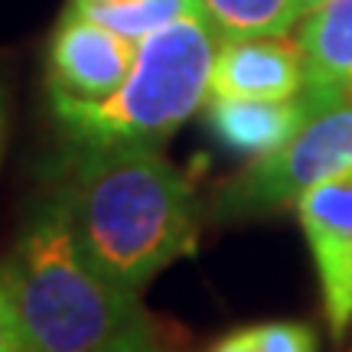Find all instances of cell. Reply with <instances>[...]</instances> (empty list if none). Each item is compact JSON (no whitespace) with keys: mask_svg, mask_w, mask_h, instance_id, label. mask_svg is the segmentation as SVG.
Returning a JSON list of instances; mask_svg holds the SVG:
<instances>
[{"mask_svg":"<svg viewBox=\"0 0 352 352\" xmlns=\"http://www.w3.org/2000/svg\"><path fill=\"white\" fill-rule=\"evenodd\" d=\"M65 170L63 192L82 248L111 280L140 294L196 248V192L160 147H72Z\"/></svg>","mask_w":352,"mask_h":352,"instance_id":"cell-1","label":"cell"},{"mask_svg":"<svg viewBox=\"0 0 352 352\" xmlns=\"http://www.w3.org/2000/svg\"><path fill=\"white\" fill-rule=\"evenodd\" d=\"M3 267L33 352H98L147 327L138 290L82 248L63 186L36 199Z\"/></svg>","mask_w":352,"mask_h":352,"instance_id":"cell-2","label":"cell"},{"mask_svg":"<svg viewBox=\"0 0 352 352\" xmlns=\"http://www.w3.org/2000/svg\"><path fill=\"white\" fill-rule=\"evenodd\" d=\"M219 43L206 13L183 16L140 39L131 76L108 98H50V111L78 151L160 147L206 104Z\"/></svg>","mask_w":352,"mask_h":352,"instance_id":"cell-3","label":"cell"},{"mask_svg":"<svg viewBox=\"0 0 352 352\" xmlns=\"http://www.w3.org/2000/svg\"><path fill=\"white\" fill-rule=\"evenodd\" d=\"M342 173H352V91L307 101V118L287 144L254 157L248 170L215 189L212 215L248 219L277 212Z\"/></svg>","mask_w":352,"mask_h":352,"instance_id":"cell-4","label":"cell"},{"mask_svg":"<svg viewBox=\"0 0 352 352\" xmlns=\"http://www.w3.org/2000/svg\"><path fill=\"white\" fill-rule=\"evenodd\" d=\"M138 59V43L88 13L65 7L46 50L50 98L98 101L124 85Z\"/></svg>","mask_w":352,"mask_h":352,"instance_id":"cell-5","label":"cell"},{"mask_svg":"<svg viewBox=\"0 0 352 352\" xmlns=\"http://www.w3.org/2000/svg\"><path fill=\"white\" fill-rule=\"evenodd\" d=\"M297 215L316 264L333 336L352 323V173L333 176L297 199Z\"/></svg>","mask_w":352,"mask_h":352,"instance_id":"cell-6","label":"cell"},{"mask_svg":"<svg viewBox=\"0 0 352 352\" xmlns=\"http://www.w3.org/2000/svg\"><path fill=\"white\" fill-rule=\"evenodd\" d=\"M307 85L300 39L287 33L222 39L215 50L209 98L287 101Z\"/></svg>","mask_w":352,"mask_h":352,"instance_id":"cell-7","label":"cell"},{"mask_svg":"<svg viewBox=\"0 0 352 352\" xmlns=\"http://www.w3.org/2000/svg\"><path fill=\"white\" fill-rule=\"evenodd\" d=\"M297 39L307 63L303 98L323 101L352 91V0H323L303 16Z\"/></svg>","mask_w":352,"mask_h":352,"instance_id":"cell-8","label":"cell"},{"mask_svg":"<svg viewBox=\"0 0 352 352\" xmlns=\"http://www.w3.org/2000/svg\"><path fill=\"white\" fill-rule=\"evenodd\" d=\"M206 118L215 138L228 151L264 157L294 138V131L307 118L303 95L287 101H258V98H206Z\"/></svg>","mask_w":352,"mask_h":352,"instance_id":"cell-9","label":"cell"},{"mask_svg":"<svg viewBox=\"0 0 352 352\" xmlns=\"http://www.w3.org/2000/svg\"><path fill=\"white\" fill-rule=\"evenodd\" d=\"M202 10L222 39L290 33L297 23L294 0H202Z\"/></svg>","mask_w":352,"mask_h":352,"instance_id":"cell-10","label":"cell"},{"mask_svg":"<svg viewBox=\"0 0 352 352\" xmlns=\"http://www.w3.org/2000/svg\"><path fill=\"white\" fill-rule=\"evenodd\" d=\"M192 13H206L202 0H124L114 7L91 10L88 16H95L104 26H111L114 33L140 43V39L153 36L157 30H164L183 16H192Z\"/></svg>","mask_w":352,"mask_h":352,"instance_id":"cell-11","label":"cell"},{"mask_svg":"<svg viewBox=\"0 0 352 352\" xmlns=\"http://www.w3.org/2000/svg\"><path fill=\"white\" fill-rule=\"evenodd\" d=\"M254 352H316V333L307 323L294 320H271L248 327Z\"/></svg>","mask_w":352,"mask_h":352,"instance_id":"cell-12","label":"cell"},{"mask_svg":"<svg viewBox=\"0 0 352 352\" xmlns=\"http://www.w3.org/2000/svg\"><path fill=\"white\" fill-rule=\"evenodd\" d=\"M0 352H33L26 342L23 320H20V310L13 300L10 277H7L3 261H0Z\"/></svg>","mask_w":352,"mask_h":352,"instance_id":"cell-13","label":"cell"},{"mask_svg":"<svg viewBox=\"0 0 352 352\" xmlns=\"http://www.w3.org/2000/svg\"><path fill=\"white\" fill-rule=\"evenodd\" d=\"M98 352H160V349L151 342L147 327H144V329H134V333L121 336V340H114L111 346H104V349H98Z\"/></svg>","mask_w":352,"mask_h":352,"instance_id":"cell-14","label":"cell"},{"mask_svg":"<svg viewBox=\"0 0 352 352\" xmlns=\"http://www.w3.org/2000/svg\"><path fill=\"white\" fill-rule=\"evenodd\" d=\"M209 352H254L252 333H248V327H245V329H235V333H228L226 340L215 342Z\"/></svg>","mask_w":352,"mask_h":352,"instance_id":"cell-15","label":"cell"},{"mask_svg":"<svg viewBox=\"0 0 352 352\" xmlns=\"http://www.w3.org/2000/svg\"><path fill=\"white\" fill-rule=\"evenodd\" d=\"M114 3H124V0H69V7H76L82 13L101 10V7H114Z\"/></svg>","mask_w":352,"mask_h":352,"instance_id":"cell-16","label":"cell"},{"mask_svg":"<svg viewBox=\"0 0 352 352\" xmlns=\"http://www.w3.org/2000/svg\"><path fill=\"white\" fill-rule=\"evenodd\" d=\"M323 0H294V10H297V20H303L310 10H316Z\"/></svg>","mask_w":352,"mask_h":352,"instance_id":"cell-17","label":"cell"},{"mask_svg":"<svg viewBox=\"0 0 352 352\" xmlns=\"http://www.w3.org/2000/svg\"><path fill=\"white\" fill-rule=\"evenodd\" d=\"M3 140H7V98L0 91V153H3Z\"/></svg>","mask_w":352,"mask_h":352,"instance_id":"cell-18","label":"cell"}]
</instances>
